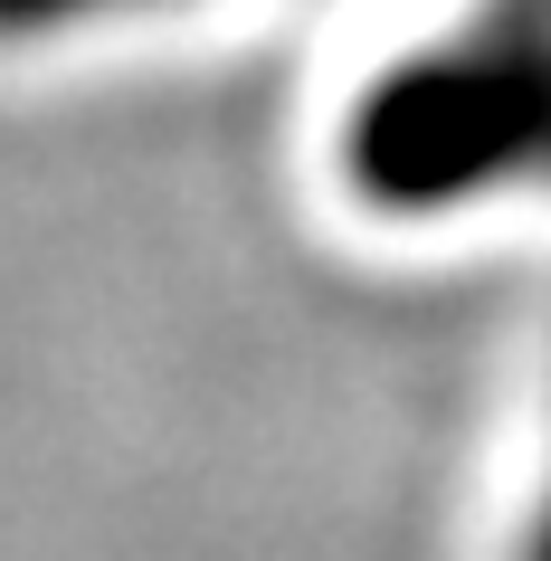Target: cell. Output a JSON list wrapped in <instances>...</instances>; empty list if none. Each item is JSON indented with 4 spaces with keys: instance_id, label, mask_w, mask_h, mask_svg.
Here are the masks:
<instances>
[{
    "instance_id": "cell-1",
    "label": "cell",
    "mask_w": 551,
    "mask_h": 561,
    "mask_svg": "<svg viewBox=\"0 0 551 561\" xmlns=\"http://www.w3.org/2000/svg\"><path fill=\"white\" fill-rule=\"evenodd\" d=\"M343 181L390 219L466 209L494 191L551 181V30L485 20L380 67V87L343 124Z\"/></svg>"
},
{
    "instance_id": "cell-2",
    "label": "cell",
    "mask_w": 551,
    "mask_h": 561,
    "mask_svg": "<svg viewBox=\"0 0 551 561\" xmlns=\"http://www.w3.org/2000/svg\"><path fill=\"white\" fill-rule=\"evenodd\" d=\"M115 10H152V0H0V38H48V30H87Z\"/></svg>"
},
{
    "instance_id": "cell-3",
    "label": "cell",
    "mask_w": 551,
    "mask_h": 561,
    "mask_svg": "<svg viewBox=\"0 0 551 561\" xmlns=\"http://www.w3.org/2000/svg\"><path fill=\"white\" fill-rule=\"evenodd\" d=\"M485 20H523V30H551V0H485Z\"/></svg>"
},
{
    "instance_id": "cell-4",
    "label": "cell",
    "mask_w": 551,
    "mask_h": 561,
    "mask_svg": "<svg viewBox=\"0 0 551 561\" xmlns=\"http://www.w3.org/2000/svg\"><path fill=\"white\" fill-rule=\"evenodd\" d=\"M523 561H551V495H542V514H532V542H523Z\"/></svg>"
}]
</instances>
